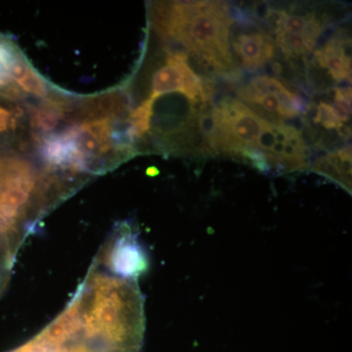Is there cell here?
<instances>
[{"instance_id": "obj_2", "label": "cell", "mask_w": 352, "mask_h": 352, "mask_svg": "<svg viewBox=\"0 0 352 352\" xmlns=\"http://www.w3.org/2000/svg\"><path fill=\"white\" fill-rule=\"evenodd\" d=\"M214 144L215 154L222 153L239 159L248 149L256 148L268 122L244 103L226 97L214 106Z\"/></svg>"}, {"instance_id": "obj_3", "label": "cell", "mask_w": 352, "mask_h": 352, "mask_svg": "<svg viewBox=\"0 0 352 352\" xmlns=\"http://www.w3.org/2000/svg\"><path fill=\"white\" fill-rule=\"evenodd\" d=\"M238 96L259 117L270 124H284L307 112V100L288 83L270 76H258L238 88Z\"/></svg>"}, {"instance_id": "obj_10", "label": "cell", "mask_w": 352, "mask_h": 352, "mask_svg": "<svg viewBox=\"0 0 352 352\" xmlns=\"http://www.w3.org/2000/svg\"><path fill=\"white\" fill-rule=\"evenodd\" d=\"M11 78L14 83L18 85V87L27 94L36 97H44L47 94V87L43 78L21 55L14 62L11 68Z\"/></svg>"}, {"instance_id": "obj_1", "label": "cell", "mask_w": 352, "mask_h": 352, "mask_svg": "<svg viewBox=\"0 0 352 352\" xmlns=\"http://www.w3.org/2000/svg\"><path fill=\"white\" fill-rule=\"evenodd\" d=\"M153 24L163 38L180 44L201 68L221 76L238 73L230 44L233 19L224 2H162L155 6Z\"/></svg>"}, {"instance_id": "obj_16", "label": "cell", "mask_w": 352, "mask_h": 352, "mask_svg": "<svg viewBox=\"0 0 352 352\" xmlns=\"http://www.w3.org/2000/svg\"><path fill=\"white\" fill-rule=\"evenodd\" d=\"M15 124V113L0 105V134L12 129Z\"/></svg>"}, {"instance_id": "obj_4", "label": "cell", "mask_w": 352, "mask_h": 352, "mask_svg": "<svg viewBox=\"0 0 352 352\" xmlns=\"http://www.w3.org/2000/svg\"><path fill=\"white\" fill-rule=\"evenodd\" d=\"M275 43L289 59L308 56L326 29L325 18L315 11L273 12Z\"/></svg>"}, {"instance_id": "obj_8", "label": "cell", "mask_w": 352, "mask_h": 352, "mask_svg": "<svg viewBox=\"0 0 352 352\" xmlns=\"http://www.w3.org/2000/svg\"><path fill=\"white\" fill-rule=\"evenodd\" d=\"M351 38L336 34L320 50L315 51L314 64L325 71L336 82H351Z\"/></svg>"}, {"instance_id": "obj_6", "label": "cell", "mask_w": 352, "mask_h": 352, "mask_svg": "<svg viewBox=\"0 0 352 352\" xmlns=\"http://www.w3.org/2000/svg\"><path fill=\"white\" fill-rule=\"evenodd\" d=\"M256 149L261 150L271 166L284 170L307 168L310 150L302 131L289 124L268 122L259 136Z\"/></svg>"}, {"instance_id": "obj_14", "label": "cell", "mask_w": 352, "mask_h": 352, "mask_svg": "<svg viewBox=\"0 0 352 352\" xmlns=\"http://www.w3.org/2000/svg\"><path fill=\"white\" fill-rule=\"evenodd\" d=\"M315 124L321 126L326 131L340 132L344 129V124H342L335 112L332 105L327 102H320L316 107V112L314 117Z\"/></svg>"}, {"instance_id": "obj_5", "label": "cell", "mask_w": 352, "mask_h": 352, "mask_svg": "<svg viewBox=\"0 0 352 352\" xmlns=\"http://www.w3.org/2000/svg\"><path fill=\"white\" fill-rule=\"evenodd\" d=\"M173 92H180L197 105L212 101L214 95L212 83L197 75L190 67L188 56L182 51L171 53L166 65L155 73L149 99L155 102Z\"/></svg>"}, {"instance_id": "obj_13", "label": "cell", "mask_w": 352, "mask_h": 352, "mask_svg": "<svg viewBox=\"0 0 352 352\" xmlns=\"http://www.w3.org/2000/svg\"><path fill=\"white\" fill-rule=\"evenodd\" d=\"M154 103L148 99L129 113L126 127V135L129 142L133 143L136 139L142 138L151 129Z\"/></svg>"}, {"instance_id": "obj_15", "label": "cell", "mask_w": 352, "mask_h": 352, "mask_svg": "<svg viewBox=\"0 0 352 352\" xmlns=\"http://www.w3.org/2000/svg\"><path fill=\"white\" fill-rule=\"evenodd\" d=\"M331 105L342 124L349 122L351 115V88H336L333 91V103Z\"/></svg>"}, {"instance_id": "obj_7", "label": "cell", "mask_w": 352, "mask_h": 352, "mask_svg": "<svg viewBox=\"0 0 352 352\" xmlns=\"http://www.w3.org/2000/svg\"><path fill=\"white\" fill-rule=\"evenodd\" d=\"M243 25L242 31L233 32L230 36L234 55L242 68H263L276 57L277 45L274 38L261 28Z\"/></svg>"}, {"instance_id": "obj_11", "label": "cell", "mask_w": 352, "mask_h": 352, "mask_svg": "<svg viewBox=\"0 0 352 352\" xmlns=\"http://www.w3.org/2000/svg\"><path fill=\"white\" fill-rule=\"evenodd\" d=\"M19 51L8 41L0 36V95L8 98L20 96L19 89L16 87L11 78V68L14 62L20 56Z\"/></svg>"}, {"instance_id": "obj_9", "label": "cell", "mask_w": 352, "mask_h": 352, "mask_svg": "<svg viewBox=\"0 0 352 352\" xmlns=\"http://www.w3.org/2000/svg\"><path fill=\"white\" fill-rule=\"evenodd\" d=\"M314 168L322 175L339 178L340 183L351 184V145L328 153L326 156L315 162Z\"/></svg>"}, {"instance_id": "obj_12", "label": "cell", "mask_w": 352, "mask_h": 352, "mask_svg": "<svg viewBox=\"0 0 352 352\" xmlns=\"http://www.w3.org/2000/svg\"><path fill=\"white\" fill-rule=\"evenodd\" d=\"M67 112V106L64 102L57 99H50L41 104L36 109L32 115L34 127L39 131L47 132L52 131L60 120L63 119Z\"/></svg>"}]
</instances>
